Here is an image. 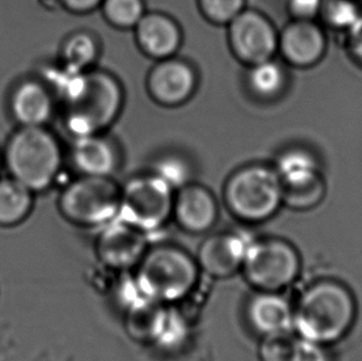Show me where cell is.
I'll list each match as a JSON object with an SVG mask.
<instances>
[{"label": "cell", "mask_w": 362, "mask_h": 361, "mask_svg": "<svg viewBox=\"0 0 362 361\" xmlns=\"http://www.w3.org/2000/svg\"><path fill=\"white\" fill-rule=\"evenodd\" d=\"M356 316L358 303L351 290L323 278L309 285L294 304L293 331L302 339L330 347L348 336Z\"/></svg>", "instance_id": "cell-1"}, {"label": "cell", "mask_w": 362, "mask_h": 361, "mask_svg": "<svg viewBox=\"0 0 362 361\" xmlns=\"http://www.w3.org/2000/svg\"><path fill=\"white\" fill-rule=\"evenodd\" d=\"M199 275L197 260L187 251L173 245H160L147 249L135 268L132 281L141 297L170 306L191 296Z\"/></svg>", "instance_id": "cell-2"}, {"label": "cell", "mask_w": 362, "mask_h": 361, "mask_svg": "<svg viewBox=\"0 0 362 361\" xmlns=\"http://www.w3.org/2000/svg\"><path fill=\"white\" fill-rule=\"evenodd\" d=\"M66 102L67 127L74 137L103 134L122 113L124 88L108 71L88 69Z\"/></svg>", "instance_id": "cell-3"}, {"label": "cell", "mask_w": 362, "mask_h": 361, "mask_svg": "<svg viewBox=\"0 0 362 361\" xmlns=\"http://www.w3.org/2000/svg\"><path fill=\"white\" fill-rule=\"evenodd\" d=\"M224 202L235 218L257 224L272 218L282 202V182L274 166L250 164L238 168L226 180Z\"/></svg>", "instance_id": "cell-4"}, {"label": "cell", "mask_w": 362, "mask_h": 361, "mask_svg": "<svg viewBox=\"0 0 362 361\" xmlns=\"http://www.w3.org/2000/svg\"><path fill=\"white\" fill-rule=\"evenodd\" d=\"M6 165L13 178L29 190H44L59 176L62 152L51 132L42 127H24L10 140Z\"/></svg>", "instance_id": "cell-5"}, {"label": "cell", "mask_w": 362, "mask_h": 361, "mask_svg": "<svg viewBox=\"0 0 362 361\" xmlns=\"http://www.w3.org/2000/svg\"><path fill=\"white\" fill-rule=\"evenodd\" d=\"M122 187L113 177L81 176L59 197L64 218L83 228H99L118 218Z\"/></svg>", "instance_id": "cell-6"}, {"label": "cell", "mask_w": 362, "mask_h": 361, "mask_svg": "<svg viewBox=\"0 0 362 361\" xmlns=\"http://www.w3.org/2000/svg\"><path fill=\"white\" fill-rule=\"evenodd\" d=\"M241 273L256 291L281 292L298 278L300 256L293 245L286 240H251Z\"/></svg>", "instance_id": "cell-7"}, {"label": "cell", "mask_w": 362, "mask_h": 361, "mask_svg": "<svg viewBox=\"0 0 362 361\" xmlns=\"http://www.w3.org/2000/svg\"><path fill=\"white\" fill-rule=\"evenodd\" d=\"M176 190L153 173L135 176L122 185L118 218L145 233L172 218Z\"/></svg>", "instance_id": "cell-8"}, {"label": "cell", "mask_w": 362, "mask_h": 361, "mask_svg": "<svg viewBox=\"0 0 362 361\" xmlns=\"http://www.w3.org/2000/svg\"><path fill=\"white\" fill-rule=\"evenodd\" d=\"M274 23L261 11L245 8L228 24V41L236 59L247 66L274 59L279 52Z\"/></svg>", "instance_id": "cell-9"}, {"label": "cell", "mask_w": 362, "mask_h": 361, "mask_svg": "<svg viewBox=\"0 0 362 361\" xmlns=\"http://www.w3.org/2000/svg\"><path fill=\"white\" fill-rule=\"evenodd\" d=\"M197 84L196 69L176 56L157 61L147 74V92L152 101L163 107H178L188 102Z\"/></svg>", "instance_id": "cell-10"}, {"label": "cell", "mask_w": 362, "mask_h": 361, "mask_svg": "<svg viewBox=\"0 0 362 361\" xmlns=\"http://www.w3.org/2000/svg\"><path fill=\"white\" fill-rule=\"evenodd\" d=\"M147 249L146 233L119 218L104 225L95 244L104 266L118 271L135 269Z\"/></svg>", "instance_id": "cell-11"}, {"label": "cell", "mask_w": 362, "mask_h": 361, "mask_svg": "<svg viewBox=\"0 0 362 361\" xmlns=\"http://www.w3.org/2000/svg\"><path fill=\"white\" fill-rule=\"evenodd\" d=\"M327 35L315 20L293 19L279 35V52L287 64L309 69L327 52Z\"/></svg>", "instance_id": "cell-12"}, {"label": "cell", "mask_w": 362, "mask_h": 361, "mask_svg": "<svg viewBox=\"0 0 362 361\" xmlns=\"http://www.w3.org/2000/svg\"><path fill=\"white\" fill-rule=\"evenodd\" d=\"M219 207L204 185L191 182L175 192L172 218L189 234H203L216 225Z\"/></svg>", "instance_id": "cell-13"}, {"label": "cell", "mask_w": 362, "mask_h": 361, "mask_svg": "<svg viewBox=\"0 0 362 361\" xmlns=\"http://www.w3.org/2000/svg\"><path fill=\"white\" fill-rule=\"evenodd\" d=\"M251 240L239 233H218L202 243L197 263L209 277L224 280L241 271L245 253Z\"/></svg>", "instance_id": "cell-14"}, {"label": "cell", "mask_w": 362, "mask_h": 361, "mask_svg": "<svg viewBox=\"0 0 362 361\" xmlns=\"http://www.w3.org/2000/svg\"><path fill=\"white\" fill-rule=\"evenodd\" d=\"M137 46L150 59L176 56L183 41L182 29L176 20L163 13H145L134 28Z\"/></svg>", "instance_id": "cell-15"}, {"label": "cell", "mask_w": 362, "mask_h": 361, "mask_svg": "<svg viewBox=\"0 0 362 361\" xmlns=\"http://www.w3.org/2000/svg\"><path fill=\"white\" fill-rule=\"evenodd\" d=\"M245 312L250 327L261 337L293 331L294 306L281 292L257 291Z\"/></svg>", "instance_id": "cell-16"}, {"label": "cell", "mask_w": 362, "mask_h": 361, "mask_svg": "<svg viewBox=\"0 0 362 361\" xmlns=\"http://www.w3.org/2000/svg\"><path fill=\"white\" fill-rule=\"evenodd\" d=\"M72 161L81 176L113 177L119 168L120 154L104 132L93 134L76 137Z\"/></svg>", "instance_id": "cell-17"}, {"label": "cell", "mask_w": 362, "mask_h": 361, "mask_svg": "<svg viewBox=\"0 0 362 361\" xmlns=\"http://www.w3.org/2000/svg\"><path fill=\"white\" fill-rule=\"evenodd\" d=\"M14 117L23 127H42L52 115L54 103L49 91L37 82H25L11 101Z\"/></svg>", "instance_id": "cell-18"}, {"label": "cell", "mask_w": 362, "mask_h": 361, "mask_svg": "<svg viewBox=\"0 0 362 361\" xmlns=\"http://www.w3.org/2000/svg\"><path fill=\"white\" fill-rule=\"evenodd\" d=\"M167 304L137 297L127 304L125 329L134 340L155 344L166 313Z\"/></svg>", "instance_id": "cell-19"}, {"label": "cell", "mask_w": 362, "mask_h": 361, "mask_svg": "<svg viewBox=\"0 0 362 361\" xmlns=\"http://www.w3.org/2000/svg\"><path fill=\"white\" fill-rule=\"evenodd\" d=\"M282 185H298L323 176L318 157L305 147H289L274 162Z\"/></svg>", "instance_id": "cell-20"}, {"label": "cell", "mask_w": 362, "mask_h": 361, "mask_svg": "<svg viewBox=\"0 0 362 361\" xmlns=\"http://www.w3.org/2000/svg\"><path fill=\"white\" fill-rule=\"evenodd\" d=\"M33 208V190L15 178L0 180V225L19 224Z\"/></svg>", "instance_id": "cell-21"}, {"label": "cell", "mask_w": 362, "mask_h": 361, "mask_svg": "<svg viewBox=\"0 0 362 361\" xmlns=\"http://www.w3.org/2000/svg\"><path fill=\"white\" fill-rule=\"evenodd\" d=\"M246 84L255 97L271 101L279 97L287 86L286 69L274 59L249 66Z\"/></svg>", "instance_id": "cell-22"}, {"label": "cell", "mask_w": 362, "mask_h": 361, "mask_svg": "<svg viewBox=\"0 0 362 361\" xmlns=\"http://www.w3.org/2000/svg\"><path fill=\"white\" fill-rule=\"evenodd\" d=\"M98 41L88 33L72 35L66 41L62 50L64 64L78 72H86L92 69L98 59Z\"/></svg>", "instance_id": "cell-23"}, {"label": "cell", "mask_w": 362, "mask_h": 361, "mask_svg": "<svg viewBox=\"0 0 362 361\" xmlns=\"http://www.w3.org/2000/svg\"><path fill=\"white\" fill-rule=\"evenodd\" d=\"M327 185L323 176L298 185H282L284 207L293 210H313L323 200Z\"/></svg>", "instance_id": "cell-24"}, {"label": "cell", "mask_w": 362, "mask_h": 361, "mask_svg": "<svg viewBox=\"0 0 362 361\" xmlns=\"http://www.w3.org/2000/svg\"><path fill=\"white\" fill-rule=\"evenodd\" d=\"M192 162L180 152H166L156 159L152 173L165 180L171 188L177 190L191 183Z\"/></svg>", "instance_id": "cell-25"}, {"label": "cell", "mask_w": 362, "mask_h": 361, "mask_svg": "<svg viewBox=\"0 0 362 361\" xmlns=\"http://www.w3.org/2000/svg\"><path fill=\"white\" fill-rule=\"evenodd\" d=\"M362 16L358 0H324L319 18L330 29L346 33Z\"/></svg>", "instance_id": "cell-26"}, {"label": "cell", "mask_w": 362, "mask_h": 361, "mask_svg": "<svg viewBox=\"0 0 362 361\" xmlns=\"http://www.w3.org/2000/svg\"><path fill=\"white\" fill-rule=\"evenodd\" d=\"M104 18L117 29H134L145 15L144 0H103Z\"/></svg>", "instance_id": "cell-27"}, {"label": "cell", "mask_w": 362, "mask_h": 361, "mask_svg": "<svg viewBox=\"0 0 362 361\" xmlns=\"http://www.w3.org/2000/svg\"><path fill=\"white\" fill-rule=\"evenodd\" d=\"M259 361H294L299 337L293 331L274 333L261 337Z\"/></svg>", "instance_id": "cell-28"}, {"label": "cell", "mask_w": 362, "mask_h": 361, "mask_svg": "<svg viewBox=\"0 0 362 361\" xmlns=\"http://www.w3.org/2000/svg\"><path fill=\"white\" fill-rule=\"evenodd\" d=\"M170 306H167L161 329L155 342V345L165 349L180 347L188 336V324L186 319L177 309L170 308Z\"/></svg>", "instance_id": "cell-29"}, {"label": "cell", "mask_w": 362, "mask_h": 361, "mask_svg": "<svg viewBox=\"0 0 362 361\" xmlns=\"http://www.w3.org/2000/svg\"><path fill=\"white\" fill-rule=\"evenodd\" d=\"M198 5L208 21L228 25L246 8V0H198Z\"/></svg>", "instance_id": "cell-30"}, {"label": "cell", "mask_w": 362, "mask_h": 361, "mask_svg": "<svg viewBox=\"0 0 362 361\" xmlns=\"http://www.w3.org/2000/svg\"><path fill=\"white\" fill-rule=\"evenodd\" d=\"M294 361H333L329 347L299 338Z\"/></svg>", "instance_id": "cell-31"}, {"label": "cell", "mask_w": 362, "mask_h": 361, "mask_svg": "<svg viewBox=\"0 0 362 361\" xmlns=\"http://www.w3.org/2000/svg\"><path fill=\"white\" fill-rule=\"evenodd\" d=\"M324 0H288V10L293 19L315 20L319 18Z\"/></svg>", "instance_id": "cell-32"}, {"label": "cell", "mask_w": 362, "mask_h": 361, "mask_svg": "<svg viewBox=\"0 0 362 361\" xmlns=\"http://www.w3.org/2000/svg\"><path fill=\"white\" fill-rule=\"evenodd\" d=\"M345 45L351 59L362 66V16L345 33Z\"/></svg>", "instance_id": "cell-33"}, {"label": "cell", "mask_w": 362, "mask_h": 361, "mask_svg": "<svg viewBox=\"0 0 362 361\" xmlns=\"http://www.w3.org/2000/svg\"><path fill=\"white\" fill-rule=\"evenodd\" d=\"M67 9L78 13V14H86L89 11H93L97 8H100L103 0H62Z\"/></svg>", "instance_id": "cell-34"}]
</instances>
